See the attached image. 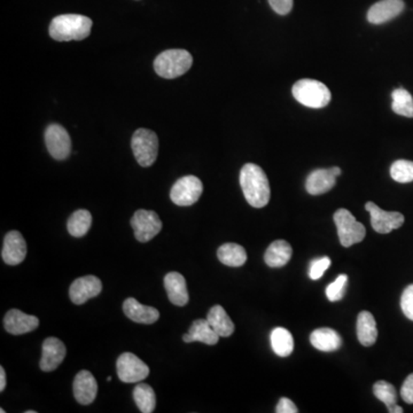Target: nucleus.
Instances as JSON below:
<instances>
[{"label": "nucleus", "instance_id": "obj_1", "mask_svg": "<svg viewBox=\"0 0 413 413\" xmlns=\"http://www.w3.org/2000/svg\"><path fill=\"white\" fill-rule=\"evenodd\" d=\"M240 185L248 204L254 208H263L269 204V181L261 166L247 163L240 171Z\"/></svg>", "mask_w": 413, "mask_h": 413}, {"label": "nucleus", "instance_id": "obj_2", "mask_svg": "<svg viewBox=\"0 0 413 413\" xmlns=\"http://www.w3.org/2000/svg\"><path fill=\"white\" fill-rule=\"evenodd\" d=\"M92 20L79 14H63L52 20L50 36L57 41H83L91 34Z\"/></svg>", "mask_w": 413, "mask_h": 413}, {"label": "nucleus", "instance_id": "obj_3", "mask_svg": "<svg viewBox=\"0 0 413 413\" xmlns=\"http://www.w3.org/2000/svg\"><path fill=\"white\" fill-rule=\"evenodd\" d=\"M193 58L186 50H166L157 55L154 69L163 79H177L191 69Z\"/></svg>", "mask_w": 413, "mask_h": 413}, {"label": "nucleus", "instance_id": "obj_4", "mask_svg": "<svg viewBox=\"0 0 413 413\" xmlns=\"http://www.w3.org/2000/svg\"><path fill=\"white\" fill-rule=\"evenodd\" d=\"M293 96L309 108H324L331 101V91L324 83L315 79H301L293 85Z\"/></svg>", "mask_w": 413, "mask_h": 413}, {"label": "nucleus", "instance_id": "obj_5", "mask_svg": "<svg viewBox=\"0 0 413 413\" xmlns=\"http://www.w3.org/2000/svg\"><path fill=\"white\" fill-rule=\"evenodd\" d=\"M131 148L136 160L144 168L154 164L159 154V138L148 129H138L132 136Z\"/></svg>", "mask_w": 413, "mask_h": 413}, {"label": "nucleus", "instance_id": "obj_6", "mask_svg": "<svg viewBox=\"0 0 413 413\" xmlns=\"http://www.w3.org/2000/svg\"><path fill=\"white\" fill-rule=\"evenodd\" d=\"M333 218L338 229L339 239L343 247H351L353 244H358L365 238V226L362 223L357 222L354 215L349 210H336Z\"/></svg>", "mask_w": 413, "mask_h": 413}, {"label": "nucleus", "instance_id": "obj_7", "mask_svg": "<svg viewBox=\"0 0 413 413\" xmlns=\"http://www.w3.org/2000/svg\"><path fill=\"white\" fill-rule=\"evenodd\" d=\"M204 185L195 176H185L172 186L170 197L172 202L181 206L195 204L200 199Z\"/></svg>", "mask_w": 413, "mask_h": 413}, {"label": "nucleus", "instance_id": "obj_8", "mask_svg": "<svg viewBox=\"0 0 413 413\" xmlns=\"http://www.w3.org/2000/svg\"><path fill=\"white\" fill-rule=\"evenodd\" d=\"M131 226L135 237L139 242H148L155 238L161 230L162 222L155 211L152 210H137L131 218Z\"/></svg>", "mask_w": 413, "mask_h": 413}, {"label": "nucleus", "instance_id": "obj_9", "mask_svg": "<svg viewBox=\"0 0 413 413\" xmlns=\"http://www.w3.org/2000/svg\"><path fill=\"white\" fill-rule=\"evenodd\" d=\"M117 376L126 383L143 381L150 374V367L135 354L124 353L117 358Z\"/></svg>", "mask_w": 413, "mask_h": 413}, {"label": "nucleus", "instance_id": "obj_10", "mask_svg": "<svg viewBox=\"0 0 413 413\" xmlns=\"http://www.w3.org/2000/svg\"><path fill=\"white\" fill-rule=\"evenodd\" d=\"M47 150L55 160H65L72 152V140L66 129L60 124H50L45 131Z\"/></svg>", "mask_w": 413, "mask_h": 413}, {"label": "nucleus", "instance_id": "obj_11", "mask_svg": "<svg viewBox=\"0 0 413 413\" xmlns=\"http://www.w3.org/2000/svg\"><path fill=\"white\" fill-rule=\"evenodd\" d=\"M365 209L371 215V225L373 230L381 235H387L394 230L400 229L404 224V216L401 213L385 211L374 202H367L365 204Z\"/></svg>", "mask_w": 413, "mask_h": 413}, {"label": "nucleus", "instance_id": "obj_12", "mask_svg": "<svg viewBox=\"0 0 413 413\" xmlns=\"http://www.w3.org/2000/svg\"><path fill=\"white\" fill-rule=\"evenodd\" d=\"M103 289L101 280L94 275H85L76 279L69 288V296L75 304H83L90 299L100 294Z\"/></svg>", "mask_w": 413, "mask_h": 413}, {"label": "nucleus", "instance_id": "obj_13", "mask_svg": "<svg viewBox=\"0 0 413 413\" xmlns=\"http://www.w3.org/2000/svg\"><path fill=\"white\" fill-rule=\"evenodd\" d=\"M27 256V244L23 235L18 231H11L4 239L1 257L8 266L22 263Z\"/></svg>", "mask_w": 413, "mask_h": 413}, {"label": "nucleus", "instance_id": "obj_14", "mask_svg": "<svg viewBox=\"0 0 413 413\" xmlns=\"http://www.w3.org/2000/svg\"><path fill=\"white\" fill-rule=\"evenodd\" d=\"M4 326L10 334L22 335L37 329L39 320L36 316L22 313L21 310L12 309L5 315Z\"/></svg>", "mask_w": 413, "mask_h": 413}, {"label": "nucleus", "instance_id": "obj_15", "mask_svg": "<svg viewBox=\"0 0 413 413\" xmlns=\"http://www.w3.org/2000/svg\"><path fill=\"white\" fill-rule=\"evenodd\" d=\"M66 346L57 338H47L43 343V354H41V367L44 372H52L58 369L66 357Z\"/></svg>", "mask_w": 413, "mask_h": 413}, {"label": "nucleus", "instance_id": "obj_16", "mask_svg": "<svg viewBox=\"0 0 413 413\" xmlns=\"http://www.w3.org/2000/svg\"><path fill=\"white\" fill-rule=\"evenodd\" d=\"M74 396L81 405H88L96 400L98 394L97 380L90 371L83 369L77 373L74 380Z\"/></svg>", "mask_w": 413, "mask_h": 413}, {"label": "nucleus", "instance_id": "obj_17", "mask_svg": "<svg viewBox=\"0 0 413 413\" xmlns=\"http://www.w3.org/2000/svg\"><path fill=\"white\" fill-rule=\"evenodd\" d=\"M403 0H380L374 4L369 12L367 20L372 25H382L395 19L404 11Z\"/></svg>", "mask_w": 413, "mask_h": 413}, {"label": "nucleus", "instance_id": "obj_18", "mask_svg": "<svg viewBox=\"0 0 413 413\" xmlns=\"http://www.w3.org/2000/svg\"><path fill=\"white\" fill-rule=\"evenodd\" d=\"M123 311H124L129 320H131L132 322H139V324H145V325L154 324L160 318L159 310L153 307L144 306V304H141L140 302H138L133 298H129L124 301Z\"/></svg>", "mask_w": 413, "mask_h": 413}, {"label": "nucleus", "instance_id": "obj_19", "mask_svg": "<svg viewBox=\"0 0 413 413\" xmlns=\"http://www.w3.org/2000/svg\"><path fill=\"white\" fill-rule=\"evenodd\" d=\"M164 288L172 304L184 307L188 303L190 295L184 275L178 273H168L164 277Z\"/></svg>", "mask_w": 413, "mask_h": 413}, {"label": "nucleus", "instance_id": "obj_20", "mask_svg": "<svg viewBox=\"0 0 413 413\" xmlns=\"http://www.w3.org/2000/svg\"><path fill=\"white\" fill-rule=\"evenodd\" d=\"M336 184V176L331 169L313 170L306 182L307 192L311 195H320L331 191Z\"/></svg>", "mask_w": 413, "mask_h": 413}, {"label": "nucleus", "instance_id": "obj_21", "mask_svg": "<svg viewBox=\"0 0 413 413\" xmlns=\"http://www.w3.org/2000/svg\"><path fill=\"white\" fill-rule=\"evenodd\" d=\"M310 342L313 347L324 353H332L341 348L342 339L336 331L322 327V329H315L310 335Z\"/></svg>", "mask_w": 413, "mask_h": 413}, {"label": "nucleus", "instance_id": "obj_22", "mask_svg": "<svg viewBox=\"0 0 413 413\" xmlns=\"http://www.w3.org/2000/svg\"><path fill=\"white\" fill-rule=\"evenodd\" d=\"M218 340L219 335L214 331L206 320H195L188 334L183 335V341L186 343L197 341L202 342L208 346H214L218 342Z\"/></svg>", "mask_w": 413, "mask_h": 413}, {"label": "nucleus", "instance_id": "obj_23", "mask_svg": "<svg viewBox=\"0 0 413 413\" xmlns=\"http://www.w3.org/2000/svg\"><path fill=\"white\" fill-rule=\"evenodd\" d=\"M357 338L360 344L369 347L376 343L378 339L376 322L372 313L362 311L357 318Z\"/></svg>", "mask_w": 413, "mask_h": 413}, {"label": "nucleus", "instance_id": "obj_24", "mask_svg": "<svg viewBox=\"0 0 413 413\" xmlns=\"http://www.w3.org/2000/svg\"><path fill=\"white\" fill-rule=\"evenodd\" d=\"M293 249L285 240L273 241L266 249L264 261L270 268H282L291 261Z\"/></svg>", "mask_w": 413, "mask_h": 413}, {"label": "nucleus", "instance_id": "obj_25", "mask_svg": "<svg viewBox=\"0 0 413 413\" xmlns=\"http://www.w3.org/2000/svg\"><path fill=\"white\" fill-rule=\"evenodd\" d=\"M206 320L209 322L214 331L223 338H229L235 332V326L226 313L224 308L221 306H214L206 315Z\"/></svg>", "mask_w": 413, "mask_h": 413}, {"label": "nucleus", "instance_id": "obj_26", "mask_svg": "<svg viewBox=\"0 0 413 413\" xmlns=\"http://www.w3.org/2000/svg\"><path fill=\"white\" fill-rule=\"evenodd\" d=\"M217 257L223 264L232 266V268H238L246 263L247 253L240 244L229 242V244H222L218 248Z\"/></svg>", "mask_w": 413, "mask_h": 413}, {"label": "nucleus", "instance_id": "obj_27", "mask_svg": "<svg viewBox=\"0 0 413 413\" xmlns=\"http://www.w3.org/2000/svg\"><path fill=\"white\" fill-rule=\"evenodd\" d=\"M271 347L275 355L280 357H287L294 350V340L293 335L284 327H277L270 335Z\"/></svg>", "mask_w": 413, "mask_h": 413}, {"label": "nucleus", "instance_id": "obj_28", "mask_svg": "<svg viewBox=\"0 0 413 413\" xmlns=\"http://www.w3.org/2000/svg\"><path fill=\"white\" fill-rule=\"evenodd\" d=\"M91 224V213L88 210L79 209L76 210L75 213L69 217L67 229H68L69 235L76 238H81L88 233Z\"/></svg>", "mask_w": 413, "mask_h": 413}, {"label": "nucleus", "instance_id": "obj_29", "mask_svg": "<svg viewBox=\"0 0 413 413\" xmlns=\"http://www.w3.org/2000/svg\"><path fill=\"white\" fill-rule=\"evenodd\" d=\"M133 400L138 409L143 413H152L155 410L157 396L153 388L148 383H138L133 389Z\"/></svg>", "mask_w": 413, "mask_h": 413}, {"label": "nucleus", "instance_id": "obj_30", "mask_svg": "<svg viewBox=\"0 0 413 413\" xmlns=\"http://www.w3.org/2000/svg\"><path fill=\"white\" fill-rule=\"evenodd\" d=\"M391 98H393L391 108L394 110V113L412 119L413 97L410 92L407 91L405 88H396L391 93Z\"/></svg>", "mask_w": 413, "mask_h": 413}, {"label": "nucleus", "instance_id": "obj_31", "mask_svg": "<svg viewBox=\"0 0 413 413\" xmlns=\"http://www.w3.org/2000/svg\"><path fill=\"white\" fill-rule=\"evenodd\" d=\"M373 394L378 398L379 401H381L385 404L387 409L394 407L398 404V393L395 389L394 386L385 381V380H379L373 386Z\"/></svg>", "mask_w": 413, "mask_h": 413}, {"label": "nucleus", "instance_id": "obj_32", "mask_svg": "<svg viewBox=\"0 0 413 413\" xmlns=\"http://www.w3.org/2000/svg\"><path fill=\"white\" fill-rule=\"evenodd\" d=\"M391 176L395 182L402 183V184L413 182L412 161H395L391 166Z\"/></svg>", "mask_w": 413, "mask_h": 413}, {"label": "nucleus", "instance_id": "obj_33", "mask_svg": "<svg viewBox=\"0 0 413 413\" xmlns=\"http://www.w3.org/2000/svg\"><path fill=\"white\" fill-rule=\"evenodd\" d=\"M348 275H340L332 284L326 287V296L331 302H336L343 299L347 288Z\"/></svg>", "mask_w": 413, "mask_h": 413}, {"label": "nucleus", "instance_id": "obj_34", "mask_svg": "<svg viewBox=\"0 0 413 413\" xmlns=\"http://www.w3.org/2000/svg\"><path fill=\"white\" fill-rule=\"evenodd\" d=\"M331 266L329 257H322L318 260H315L310 264L309 277L311 280H320L322 278L326 270L329 269Z\"/></svg>", "mask_w": 413, "mask_h": 413}, {"label": "nucleus", "instance_id": "obj_35", "mask_svg": "<svg viewBox=\"0 0 413 413\" xmlns=\"http://www.w3.org/2000/svg\"><path fill=\"white\" fill-rule=\"evenodd\" d=\"M401 308L404 315L413 320V285L407 286L404 289L401 298Z\"/></svg>", "mask_w": 413, "mask_h": 413}, {"label": "nucleus", "instance_id": "obj_36", "mask_svg": "<svg viewBox=\"0 0 413 413\" xmlns=\"http://www.w3.org/2000/svg\"><path fill=\"white\" fill-rule=\"evenodd\" d=\"M269 4L279 15H287L293 8V0H269Z\"/></svg>", "mask_w": 413, "mask_h": 413}, {"label": "nucleus", "instance_id": "obj_37", "mask_svg": "<svg viewBox=\"0 0 413 413\" xmlns=\"http://www.w3.org/2000/svg\"><path fill=\"white\" fill-rule=\"evenodd\" d=\"M401 398L407 404H413V373L407 376L401 388Z\"/></svg>", "mask_w": 413, "mask_h": 413}, {"label": "nucleus", "instance_id": "obj_38", "mask_svg": "<svg viewBox=\"0 0 413 413\" xmlns=\"http://www.w3.org/2000/svg\"><path fill=\"white\" fill-rule=\"evenodd\" d=\"M275 412L277 413H298V407L295 405L289 398H282L279 400L277 407H275Z\"/></svg>", "mask_w": 413, "mask_h": 413}, {"label": "nucleus", "instance_id": "obj_39", "mask_svg": "<svg viewBox=\"0 0 413 413\" xmlns=\"http://www.w3.org/2000/svg\"><path fill=\"white\" fill-rule=\"evenodd\" d=\"M5 387H6V373H5V369L4 367H0V391H5Z\"/></svg>", "mask_w": 413, "mask_h": 413}, {"label": "nucleus", "instance_id": "obj_40", "mask_svg": "<svg viewBox=\"0 0 413 413\" xmlns=\"http://www.w3.org/2000/svg\"><path fill=\"white\" fill-rule=\"evenodd\" d=\"M388 412L389 413H403V409H402L401 407H398V404H396V405H394V407H391V409H388Z\"/></svg>", "mask_w": 413, "mask_h": 413}, {"label": "nucleus", "instance_id": "obj_41", "mask_svg": "<svg viewBox=\"0 0 413 413\" xmlns=\"http://www.w3.org/2000/svg\"><path fill=\"white\" fill-rule=\"evenodd\" d=\"M331 170H332L333 173H334L336 177L341 175V169H340L339 166H333V168H331Z\"/></svg>", "mask_w": 413, "mask_h": 413}, {"label": "nucleus", "instance_id": "obj_42", "mask_svg": "<svg viewBox=\"0 0 413 413\" xmlns=\"http://www.w3.org/2000/svg\"><path fill=\"white\" fill-rule=\"evenodd\" d=\"M25 413H36V411H27Z\"/></svg>", "mask_w": 413, "mask_h": 413}]
</instances>
